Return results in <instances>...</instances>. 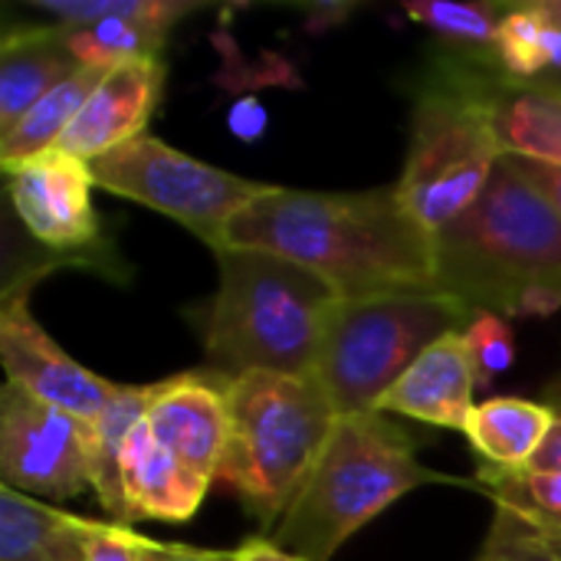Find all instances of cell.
Wrapping results in <instances>:
<instances>
[{
  "label": "cell",
  "mask_w": 561,
  "mask_h": 561,
  "mask_svg": "<svg viewBox=\"0 0 561 561\" xmlns=\"http://www.w3.org/2000/svg\"><path fill=\"white\" fill-rule=\"evenodd\" d=\"M227 247L299 263L339 299L437 289V243L404 210L394 184L375 191L270 184L237 214Z\"/></svg>",
  "instance_id": "obj_1"
},
{
  "label": "cell",
  "mask_w": 561,
  "mask_h": 561,
  "mask_svg": "<svg viewBox=\"0 0 561 561\" xmlns=\"http://www.w3.org/2000/svg\"><path fill=\"white\" fill-rule=\"evenodd\" d=\"M437 289L496 316L546 319L561 309V217L503 158L480 201L434 237Z\"/></svg>",
  "instance_id": "obj_2"
},
{
  "label": "cell",
  "mask_w": 561,
  "mask_h": 561,
  "mask_svg": "<svg viewBox=\"0 0 561 561\" xmlns=\"http://www.w3.org/2000/svg\"><path fill=\"white\" fill-rule=\"evenodd\" d=\"M217 293L201 319L207 368L243 378L253 371L312 375L339 296L316 273L266 250L224 247Z\"/></svg>",
  "instance_id": "obj_3"
},
{
  "label": "cell",
  "mask_w": 561,
  "mask_h": 561,
  "mask_svg": "<svg viewBox=\"0 0 561 561\" xmlns=\"http://www.w3.org/2000/svg\"><path fill=\"white\" fill-rule=\"evenodd\" d=\"M503 158L483 59L457 49L437 53L414 85L411 145L394 184L404 210L437 237L480 201Z\"/></svg>",
  "instance_id": "obj_4"
},
{
  "label": "cell",
  "mask_w": 561,
  "mask_h": 561,
  "mask_svg": "<svg viewBox=\"0 0 561 561\" xmlns=\"http://www.w3.org/2000/svg\"><path fill=\"white\" fill-rule=\"evenodd\" d=\"M437 480L417 460L414 437L388 414L339 417L306 486L270 539L306 561H332L388 506Z\"/></svg>",
  "instance_id": "obj_5"
},
{
  "label": "cell",
  "mask_w": 561,
  "mask_h": 561,
  "mask_svg": "<svg viewBox=\"0 0 561 561\" xmlns=\"http://www.w3.org/2000/svg\"><path fill=\"white\" fill-rule=\"evenodd\" d=\"M339 414L316 375L253 371L230 385V444L214 480L247 516L276 529L306 486Z\"/></svg>",
  "instance_id": "obj_6"
},
{
  "label": "cell",
  "mask_w": 561,
  "mask_h": 561,
  "mask_svg": "<svg viewBox=\"0 0 561 561\" xmlns=\"http://www.w3.org/2000/svg\"><path fill=\"white\" fill-rule=\"evenodd\" d=\"M473 312L440 289L339 299L312 375L339 417L375 414L401 375L434 342L463 332Z\"/></svg>",
  "instance_id": "obj_7"
},
{
  "label": "cell",
  "mask_w": 561,
  "mask_h": 561,
  "mask_svg": "<svg viewBox=\"0 0 561 561\" xmlns=\"http://www.w3.org/2000/svg\"><path fill=\"white\" fill-rule=\"evenodd\" d=\"M89 171L95 187L178 220L214 253L227 247L237 214L270 187L184 154L154 135L95 158Z\"/></svg>",
  "instance_id": "obj_8"
},
{
  "label": "cell",
  "mask_w": 561,
  "mask_h": 561,
  "mask_svg": "<svg viewBox=\"0 0 561 561\" xmlns=\"http://www.w3.org/2000/svg\"><path fill=\"white\" fill-rule=\"evenodd\" d=\"M3 486L66 503L92 490V424L7 385L0 388Z\"/></svg>",
  "instance_id": "obj_9"
},
{
  "label": "cell",
  "mask_w": 561,
  "mask_h": 561,
  "mask_svg": "<svg viewBox=\"0 0 561 561\" xmlns=\"http://www.w3.org/2000/svg\"><path fill=\"white\" fill-rule=\"evenodd\" d=\"M36 276L7 283L0 302V362L7 385H16L39 401L92 424L115 394V381L92 375L53 342V335L30 312V286Z\"/></svg>",
  "instance_id": "obj_10"
},
{
  "label": "cell",
  "mask_w": 561,
  "mask_h": 561,
  "mask_svg": "<svg viewBox=\"0 0 561 561\" xmlns=\"http://www.w3.org/2000/svg\"><path fill=\"white\" fill-rule=\"evenodd\" d=\"M95 178L85 161L53 148L7 171V194L23 230L53 253L102 247V224L92 204Z\"/></svg>",
  "instance_id": "obj_11"
},
{
  "label": "cell",
  "mask_w": 561,
  "mask_h": 561,
  "mask_svg": "<svg viewBox=\"0 0 561 561\" xmlns=\"http://www.w3.org/2000/svg\"><path fill=\"white\" fill-rule=\"evenodd\" d=\"M230 385L233 378L197 368L151 385L148 427L154 440L204 480H217L230 444Z\"/></svg>",
  "instance_id": "obj_12"
},
{
  "label": "cell",
  "mask_w": 561,
  "mask_h": 561,
  "mask_svg": "<svg viewBox=\"0 0 561 561\" xmlns=\"http://www.w3.org/2000/svg\"><path fill=\"white\" fill-rule=\"evenodd\" d=\"M164 92L161 56L128 59L102 72L82 112L59 141V151L92 164L95 158L148 135V122Z\"/></svg>",
  "instance_id": "obj_13"
},
{
  "label": "cell",
  "mask_w": 561,
  "mask_h": 561,
  "mask_svg": "<svg viewBox=\"0 0 561 561\" xmlns=\"http://www.w3.org/2000/svg\"><path fill=\"white\" fill-rule=\"evenodd\" d=\"M477 375L463 345V335H444L434 342L388 391L378 414L411 417L444 431H463L473 414Z\"/></svg>",
  "instance_id": "obj_14"
},
{
  "label": "cell",
  "mask_w": 561,
  "mask_h": 561,
  "mask_svg": "<svg viewBox=\"0 0 561 561\" xmlns=\"http://www.w3.org/2000/svg\"><path fill=\"white\" fill-rule=\"evenodd\" d=\"M214 483L201 473L187 470L178 457H171L151 434L148 421H141L122 450V490L128 526L135 523H187L207 490Z\"/></svg>",
  "instance_id": "obj_15"
},
{
  "label": "cell",
  "mask_w": 561,
  "mask_h": 561,
  "mask_svg": "<svg viewBox=\"0 0 561 561\" xmlns=\"http://www.w3.org/2000/svg\"><path fill=\"white\" fill-rule=\"evenodd\" d=\"M79 69L62 26L39 23L7 30L0 43V135Z\"/></svg>",
  "instance_id": "obj_16"
},
{
  "label": "cell",
  "mask_w": 561,
  "mask_h": 561,
  "mask_svg": "<svg viewBox=\"0 0 561 561\" xmlns=\"http://www.w3.org/2000/svg\"><path fill=\"white\" fill-rule=\"evenodd\" d=\"M483 89L506 158L561 168V92L516 82L483 62Z\"/></svg>",
  "instance_id": "obj_17"
},
{
  "label": "cell",
  "mask_w": 561,
  "mask_h": 561,
  "mask_svg": "<svg viewBox=\"0 0 561 561\" xmlns=\"http://www.w3.org/2000/svg\"><path fill=\"white\" fill-rule=\"evenodd\" d=\"M197 7L201 3H187V0H138L135 10L122 16H105L89 26H76V30L62 26V30H66L69 53L76 56L79 66L112 69L128 59L161 56L174 23L194 13Z\"/></svg>",
  "instance_id": "obj_18"
},
{
  "label": "cell",
  "mask_w": 561,
  "mask_h": 561,
  "mask_svg": "<svg viewBox=\"0 0 561 561\" xmlns=\"http://www.w3.org/2000/svg\"><path fill=\"white\" fill-rule=\"evenodd\" d=\"M552 431V408L546 401H526L496 394L473 408L463 434L483 467L529 470Z\"/></svg>",
  "instance_id": "obj_19"
},
{
  "label": "cell",
  "mask_w": 561,
  "mask_h": 561,
  "mask_svg": "<svg viewBox=\"0 0 561 561\" xmlns=\"http://www.w3.org/2000/svg\"><path fill=\"white\" fill-rule=\"evenodd\" d=\"M85 519L0 486V561H85Z\"/></svg>",
  "instance_id": "obj_20"
},
{
  "label": "cell",
  "mask_w": 561,
  "mask_h": 561,
  "mask_svg": "<svg viewBox=\"0 0 561 561\" xmlns=\"http://www.w3.org/2000/svg\"><path fill=\"white\" fill-rule=\"evenodd\" d=\"M151 385H118L105 411L92 421V493L112 523L128 526L122 490V450L128 434L145 421Z\"/></svg>",
  "instance_id": "obj_21"
},
{
  "label": "cell",
  "mask_w": 561,
  "mask_h": 561,
  "mask_svg": "<svg viewBox=\"0 0 561 561\" xmlns=\"http://www.w3.org/2000/svg\"><path fill=\"white\" fill-rule=\"evenodd\" d=\"M105 69H89L82 66L76 76H69L66 82H59L53 92H46L7 135H0V164L3 171H13L53 148H59L62 135L69 131V125L76 122V115L82 112L89 92L95 89V82L102 79Z\"/></svg>",
  "instance_id": "obj_22"
},
{
  "label": "cell",
  "mask_w": 561,
  "mask_h": 561,
  "mask_svg": "<svg viewBox=\"0 0 561 561\" xmlns=\"http://www.w3.org/2000/svg\"><path fill=\"white\" fill-rule=\"evenodd\" d=\"M552 33L556 20L546 0L536 3H513L496 26L493 46L480 56L486 66L503 72L516 82H542L552 72Z\"/></svg>",
  "instance_id": "obj_23"
},
{
  "label": "cell",
  "mask_w": 561,
  "mask_h": 561,
  "mask_svg": "<svg viewBox=\"0 0 561 561\" xmlns=\"http://www.w3.org/2000/svg\"><path fill=\"white\" fill-rule=\"evenodd\" d=\"M513 3L486 0V3H450V0H408L401 10L417 26H427L437 33L447 49L467 53V56H486L496 36V26L503 23L506 10Z\"/></svg>",
  "instance_id": "obj_24"
},
{
  "label": "cell",
  "mask_w": 561,
  "mask_h": 561,
  "mask_svg": "<svg viewBox=\"0 0 561 561\" xmlns=\"http://www.w3.org/2000/svg\"><path fill=\"white\" fill-rule=\"evenodd\" d=\"M477 483L493 506H510L561 539V470H493L480 463Z\"/></svg>",
  "instance_id": "obj_25"
},
{
  "label": "cell",
  "mask_w": 561,
  "mask_h": 561,
  "mask_svg": "<svg viewBox=\"0 0 561 561\" xmlns=\"http://www.w3.org/2000/svg\"><path fill=\"white\" fill-rule=\"evenodd\" d=\"M473 561H561V539L510 506H493L490 536Z\"/></svg>",
  "instance_id": "obj_26"
},
{
  "label": "cell",
  "mask_w": 561,
  "mask_h": 561,
  "mask_svg": "<svg viewBox=\"0 0 561 561\" xmlns=\"http://www.w3.org/2000/svg\"><path fill=\"white\" fill-rule=\"evenodd\" d=\"M460 335L477 375V388H490L516 365V332L506 316L477 309Z\"/></svg>",
  "instance_id": "obj_27"
},
{
  "label": "cell",
  "mask_w": 561,
  "mask_h": 561,
  "mask_svg": "<svg viewBox=\"0 0 561 561\" xmlns=\"http://www.w3.org/2000/svg\"><path fill=\"white\" fill-rule=\"evenodd\" d=\"M82 546L85 561H148L154 539L135 533L122 523H92L82 526Z\"/></svg>",
  "instance_id": "obj_28"
},
{
  "label": "cell",
  "mask_w": 561,
  "mask_h": 561,
  "mask_svg": "<svg viewBox=\"0 0 561 561\" xmlns=\"http://www.w3.org/2000/svg\"><path fill=\"white\" fill-rule=\"evenodd\" d=\"M546 404L552 408V431H549V437H546V444L536 454L529 470H561V375L549 381Z\"/></svg>",
  "instance_id": "obj_29"
},
{
  "label": "cell",
  "mask_w": 561,
  "mask_h": 561,
  "mask_svg": "<svg viewBox=\"0 0 561 561\" xmlns=\"http://www.w3.org/2000/svg\"><path fill=\"white\" fill-rule=\"evenodd\" d=\"M227 125L240 141H260L266 135V125H270L266 105H260L256 99H240L230 105Z\"/></svg>",
  "instance_id": "obj_30"
},
{
  "label": "cell",
  "mask_w": 561,
  "mask_h": 561,
  "mask_svg": "<svg viewBox=\"0 0 561 561\" xmlns=\"http://www.w3.org/2000/svg\"><path fill=\"white\" fill-rule=\"evenodd\" d=\"M510 161H516V158H510ZM516 164L549 197V204L556 207V214L561 217V168H556V164H536V161H516Z\"/></svg>",
  "instance_id": "obj_31"
},
{
  "label": "cell",
  "mask_w": 561,
  "mask_h": 561,
  "mask_svg": "<svg viewBox=\"0 0 561 561\" xmlns=\"http://www.w3.org/2000/svg\"><path fill=\"white\" fill-rule=\"evenodd\" d=\"M233 561H306L302 556H296V552H289V549H283V546H276L270 536H253V539H247V542H240L237 549H233Z\"/></svg>",
  "instance_id": "obj_32"
},
{
  "label": "cell",
  "mask_w": 561,
  "mask_h": 561,
  "mask_svg": "<svg viewBox=\"0 0 561 561\" xmlns=\"http://www.w3.org/2000/svg\"><path fill=\"white\" fill-rule=\"evenodd\" d=\"M148 561H233V552L194 549V546H174V542H154Z\"/></svg>",
  "instance_id": "obj_33"
},
{
  "label": "cell",
  "mask_w": 561,
  "mask_h": 561,
  "mask_svg": "<svg viewBox=\"0 0 561 561\" xmlns=\"http://www.w3.org/2000/svg\"><path fill=\"white\" fill-rule=\"evenodd\" d=\"M546 7H549V13H552V20L561 26V0H546Z\"/></svg>",
  "instance_id": "obj_34"
},
{
  "label": "cell",
  "mask_w": 561,
  "mask_h": 561,
  "mask_svg": "<svg viewBox=\"0 0 561 561\" xmlns=\"http://www.w3.org/2000/svg\"><path fill=\"white\" fill-rule=\"evenodd\" d=\"M539 85H549V89H556V92H561V76H549V79H542Z\"/></svg>",
  "instance_id": "obj_35"
}]
</instances>
